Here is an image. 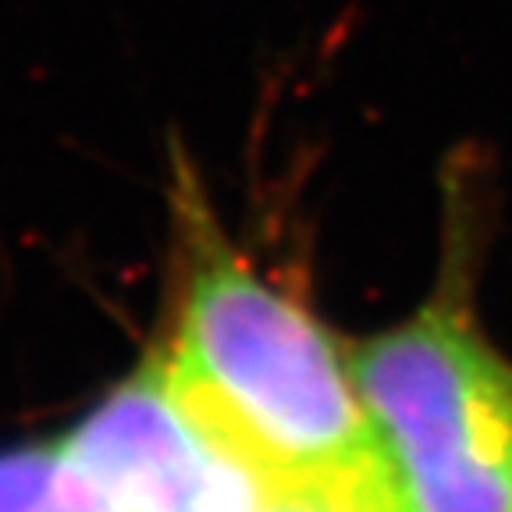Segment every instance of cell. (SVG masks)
<instances>
[{"mask_svg": "<svg viewBox=\"0 0 512 512\" xmlns=\"http://www.w3.org/2000/svg\"><path fill=\"white\" fill-rule=\"evenodd\" d=\"M178 288L157 352L175 395L260 488L317 512H395L352 352L178 192Z\"/></svg>", "mask_w": 512, "mask_h": 512, "instance_id": "1", "label": "cell"}, {"mask_svg": "<svg viewBox=\"0 0 512 512\" xmlns=\"http://www.w3.org/2000/svg\"><path fill=\"white\" fill-rule=\"evenodd\" d=\"M463 256L424 306L349 349L395 512H512V356L473 313Z\"/></svg>", "mask_w": 512, "mask_h": 512, "instance_id": "2", "label": "cell"}, {"mask_svg": "<svg viewBox=\"0 0 512 512\" xmlns=\"http://www.w3.org/2000/svg\"><path fill=\"white\" fill-rule=\"evenodd\" d=\"M64 448L104 512H253L274 502L185 409L157 352L64 434Z\"/></svg>", "mask_w": 512, "mask_h": 512, "instance_id": "3", "label": "cell"}, {"mask_svg": "<svg viewBox=\"0 0 512 512\" xmlns=\"http://www.w3.org/2000/svg\"><path fill=\"white\" fill-rule=\"evenodd\" d=\"M0 512H104L64 438L0 452Z\"/></svg>", "mask_w": 512, "mask_h": 512, "instance_id": "4", "label": "cell"}, {"mask_svg": "<svg viewBox=\"0 0 512 512\" xmlns=\"http://www.w3.org/2000/svg\"><path fill=\"white\" fill-rule=\"evenodd\" d=\"M253 512H317V509H303V505H285V502H267Z\"/></svg>", "mask_w": 512, "mask_h": 512, "instance_id": "5", "label": "cell"}]
</instances>
